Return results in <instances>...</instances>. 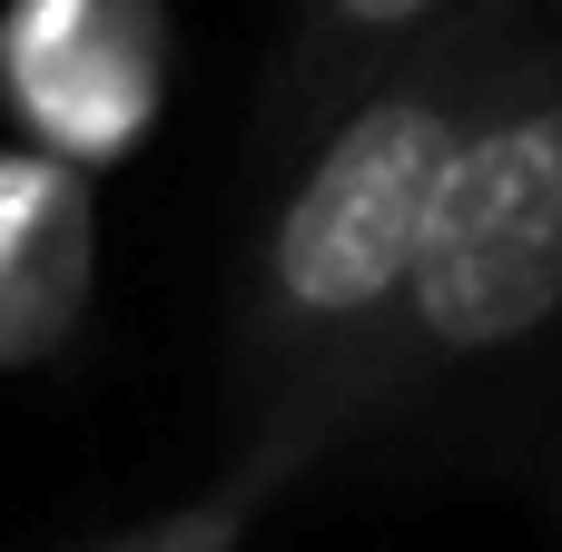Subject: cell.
I'll return each instance as SVG.
<instances>
[{
    "label": "cell",
    "mask_w": 562,
    "mask_h": 552,
    "mask_svg": "<svg viewBox=\"0 0 562 552\" xmlns=\"http://www.w3.org/2000/svg\"><path fill=\"white\" fill-rule=\"evenodd\" d=\"M514 10H474L435 40H415L395 69H375L356 99H336L296 168L277 178L237 286H227V425H316L336 454L356 444V365L405 306L435 188L464 148V128L504 99L524 69Z\"/></svg>",
    "instance_id": "6da1fadb"
},
{
    "label": "cell",
    "mask_w": 562,
    "mask_h": 552,
    "mask_svg": "<svg viewBox=\"0 0 562 552\" xmlns=\"http://www.w3.org/2000/svg\"><path fill=\"white\" fill-rule=\"evenodd\" d=\"M562 326V59H524L504 99L464 128L405 306L356 365V444L395 425L415 395L524 356Z\"/></svg>",
    "instance_id": "7a4b0ae2"
},
{
    "label": "cell",
    "mask_w": 562,
    "mask_h": 552,
    "mask_svg": "<svg viewBox=\"0 0 562 552\" xmlns=\"http://www.w3.org/2000/svg\"><path fill=\"white\" fill-rule=\"evenodd\" d=\"M168 69V0H0V109L20 148H49L89 178L158 128Z\"/></svg>",
    "instance_id": "3957f363"
},
{
    "label": "cell",
    "mask_w": 562,
    "mask_h": 552,
    "mask_svg": "<svg viewBox=\"0 0 562 552\" xmlns=\"http://www.w3.org/2000/svg\"><path fill=\"white\" fill-rule=\"evenodd\" d=\"M99 296V178L49 148H0V375L49 365Z\"/></svg>",
    "instance_id": "277c9868"
},
{
    "label": "cell",
    "mask_w": 562,
    "mask_h": 552,
    "mask_svg": "<svg viewBox=\"0 0 562 552\" xmlns=\"http://www.w3.org/2000/svg\"><path fill=\"white\" fill-rule=\"evenodd\" d=\"M474 10H494V0H296L286 59L267 89V138H306L336 99H356L375 69H395L415 40H435Z\"/></svg>",
    "instance_id": "5b68a950"
},
{
    "label": "cell",
    "mask_w": 562,
    "mask_h": 552,
    "mask_svg": "<svg viewBox=\"0 0 562 552\" xmlns=\"http://www.w3.org/2000/svg\"><path fill=\"white\" fill-rule=\"evenodd\" d=\"M316 464H336V444H326L316 425L267 415V425H247V435L227 444V464H217L188 504H168V514H148V523H119V533H99V543H79V552H247L257 523H267Z\"/></svg>",
    "instance_id": "8992f818"
}]
</instances>
